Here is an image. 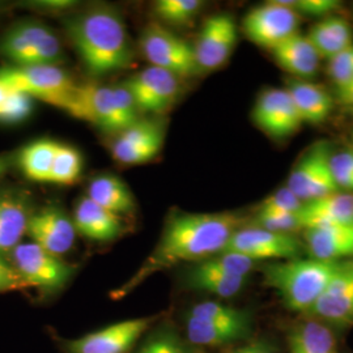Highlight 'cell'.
Listing matches in <instances>:
<instances>
[{
    "mask_svg": "<svg viewBox=\"0 0 353 353\" xmlns=\"http://www.w3.org/2000/svg\"><path fill=\"white\" fill-rule=\"evenodd\" d=\"M245 227V219L236 212L170 214L161 239L138 272L112 297L121 300L153 274L182 262H203L224 252L232 236Z\"/></svg>",
    "mask_w": 353,
    "mask_h": 353,
    "instance_id": "cell-1",
    "label": "cell"
},
{
    "mask_svg": "<svg viewBox=\"0 0 353 353\" xmlns=\"http://www.w3.org/2000/svg\"><path fill=\"white\" fill-rule=\"evenodd\" d=\"M67 32L92 75L113 74L132 64L134 51L126 24L110 7L90 8L72 17Z\"/></svg>",
    "mask_w": 353,
    "mask_h": 353,
    "instance_id": "cell-2",
    "label": "cell"
},
{
    "mask_svg": "<svg viewBox=\"0 0 353 353\" xmlns=\"http://www.w3.org/2000/svg\"><path fill=\"white\" fill-rule=\"evenodd\" d=\"M341 265V262L296 258L265 265L263 280L268 288L278 292L288 310L307 313Z\"/></svg>",
    "mask_w": 353,
    "mask_h": 353,
    "instance_id": "cell-3",
    "label": "cell"
},
{
    "mask_svg": "<svg viewBox=\"0 0 353 353\" xmlns=\"http://www.w3.org/2000/svg\"><path fill=\"white\" fill-rule=\"evenodd\" d=\"M183 322L186 341L198 348L225 347L248 341L254 327L250 310L217 301L192 305L186 312Z\"/></svg>",
    "mask_w": 353,
    "mask_h": 353,
    "instance_id": "cell-4",
    "label": "cell"
},
{
    "mask_svg": "<svg viewBox=\"0 0 353 353\" xmlns=\"http://www.w3.org/2000/svg\"><path fill=\"white\" fill-rule=\"evenodd\" d=\"M68 114L106 132L119 134L139 121V110L125 85L81 84Z\"/></svg>",
    "mask_w": 353,
    "mask_h": 353,
    "instance_id": "cell-5",
    "label": "cell"
},
{
    "mask_svg": "<svg viewBox=\"0 0 353 353\" xmlns=\"http://www.w3.org/2000/svg\"><path fill=\"white\" fill-rule=\"evenodd\" d=\"M0 81L32 99L48 102L70 113L79 85L57 64L12 65L0 70Z\"/></svg>",
    "mask_w": 353,
    "mask_h": 353,
    "instance_id": "cell-6",
    "label": "cell"
},
{
    "mask_svg": "<svg viewBox=\"0 0 353 353\" xmlns=\"http://www.w3.org/2000/svg\"><path fill=\"white\" fill-rule=\"evenodd\" d=\"M10 265L29 288L45 293L62 290L72 278L75 267L43 250L34 242L20 243L10 252Z\"/></svg>",
    "mask_w": 353,
    "mask_h": 353,
    "instance_id": "cell-7",
    "label": "cell"
},
{
    "mask_svg": "<svg viewBox=\"0 0 353 353\" xmlns=\"http://www.w3.org/2000/svg\"><path fill=\"white\" fill-rule=\"evenodd\" d=\"M140 48L151 65L164 68L181 79L201 72L194 46L157 23H152L144 29Z\"/></svg>",
    "mask_w": 353,
    "mask_h": 353,
    "instance_id": "cell-8",
    "label": "cell"
},
{
    "mask_svg": "<svg viewBox=\"0 0 353 353\" xmlns=\"http://www.w3.org/2000/svg\"><path fill=\"white\" fill-rule=\"evenodd\" d=\"M331 154L327 143L319 141L305 152L290 170L285 186L303 203L341 191L332 174Z\"/></svg>",
    "mask_w": 353,
    "mask_h": 353,
    "instance_id": "cell-9",
    "label": "cell"
},
{
    "mask_svg": "<svg viewBox=\"0 0 353 353\" xmlns=\"http://www.w3.org/2000/svg\"><path fill=\"white\" fill-rule=\"evenodd\" d=\"M305 245L294 234L275 233L262 228L242 227L232 236L224 252H236L254 262L292 261L301 258Z\"/></svg>",
    "mask_w": 353,
    "mask_h": 353,
    "instance_id": "cell-10",
    "label": "cell"
},
{
    "mask_svg": "<svg viewBox=\"0 0 353 353\" xmlns=\"http://www.w3.org/2000/svg\"><path fill=\"white\" fill-rule=\"evenodd\" d=\"M159 316L127 319L63 343L65 353H128Z\"/></svg>",
    "mask_w": 353,
    "mask_h": 353,
    "instance_id": "cell-11",
    "label": "cell"
},
{
    "mask_svg": "<svg viewBox=\"0 0 353 353\" xmlns=\"http://www.w3.org/2000/svg\"><path fill=\"white\" fill-rule=\"evenodd\" d=\"M299 14L278 0L268 1L249 11L243 19L242 29L255 45L272 50L283 41L297 33Z\"/></svg>",
    "mask_w": 353,
    "mask_h": 353,
    "instance_id": "cell-12",
    "label": "cell"
},
{
    "mask_svg": "<svg viewBox=\"0 0 353 353\" xmlns=\"http://www.w3.org/2000/svg\"><path fill=\"white\" fill-rule=\"evenodd\" d=\"M141 113L163 114L176 102L181 92V77L164 68L150 65L131 76L123 84Z\"/></svg>",
    "mask_w": 353,
    "mask_h": 353,
    "instance_id": "cell-13",
    "label": "cell"
},
{
    "mask_svg": "<svg viewBox=\"0 0 353 353\" xmlns=\"http://www.w3.org/2000/svg\"><path fill=\"white\" fill-rule=\"evenodd\" d=\"M237 24L232 14L216 13L205 20L194 52L202 71H214L227 63L237 45Z\"/></svg>",
    "mask_w": 353,
    "mask_h": 353,
    "instance_id": "cell-14",
    "label": "cell"
},
{
    "mask_svg": "<svg viewBox=\"0 0 353 353\" xmlns=\"http://www.w3.org/2000/svg\"><path fill=\"white\" fill-rule=\"evenodd\" d=\"M252 119L268 137L284 139L299 131L303 121L285 88H267L258 96Z\"/></svg>",
    "mask_w": 353,
    "mask_h": 353,
    "instance_id": "cell-15",
    "label": "cell"
},
{
    "mask_svg": "<svg viewBox=\"0 0 353 353\" xmlns=\"http://www.w3.org/2000/svg\"><path fill=\"white\" fill-rule=\"evenodd\" d=\"M307 314L325 325L353 326V261L341 262Z\"/></svg>",
    "mask_w": 353,
    "mask_h": 353,
    "instance_id": "cell-16",
    "label": "cell"
},
{
    "mask_svg": "<svg viewBox=\"0 0 353 353\" xmlns=\"http://www.w3.org/2000/svg\"><path fill=\"white\" fill-rule=\"evenodd\" d=\"M163 143V125L152 119H139L119 134L112 147V154L121 164H145L159 154Z\"/></svg>",
    "mask_w": 353,
    "mask_h": 353,
    "instance_id": "cell-17",
    "label": "cell"
},
{
    "mask_svg": "<svg viewBox=\"0 0 353 353\" xmlns=\"http://www.w3.org/2000/svg\"><path fill=\"white\" fill-rule=\"evenodd\" d=\"M28 234L43 250L55 256H62L74 248L76 229L59 207H45L30 214Z\"/></svg>",
    "mask_w": 353,
    "mask_h": 353,
    "instance_id": "cell-18",
    "label": "cell"
},
{
    "mask_svg": "<svg viewBox=\"0 0 353 353\" xmlns=\"http://www.w3.org/2000/svg\"><path fill=\"white\" fill-rule=\"evenodd\" d=\"M303 245L310 258L341 262L353 258V225H326L305 229Z\"/></svg>",
    "mask_w": 353,
    "mask_h": 353,
    "instance_id": "cell-19",
    "label": "cell"
},
{
    "mask_svg": "<svg viewBox=\"0 0 353 353\" xmlns=\"http://www.w3.org/2000/svg\"><path fill=\"white\" fill-rule=\"evenodd\" d=\"M299 217L303 230L326 225H353V192L338 191L305 202Z\"/></svg>",
    "mask_w": 353,
    "mask_h": 353,
    "instance_id": "cell-20",
    "label": "cell"
},
{
    "mask_svg": "<svg viewBox=\"0 0 353 353\" xmlns=\"http://www.w3.org/2000/svg\"><path fill=\"white\" fill-rule=\"evenodd\" d=\"M72 221L76 232L89 240H115L123 232V223L119 214L105 210L87 195L76 203Z\"/></svg>",
    "mask_w": 353,
    "mask_h": 353,
    "instance_id": "cell-21",
    "label": "cell"
},
{
    "mask_svg": "<svg viewBox=\"0 0 353 353\" xmlns=\"http://www.w3.org/2000/svg\"><path fill=\"white\" fill-rule=\"evenodd\" d=\"M276 63L293 79L307 80L316 75L321 57L309 38L299 32L271 50Z\"/></svg>",
    "mask_w": 353,
    "mask_h": 353,
    "instance_id": "cell-22",
    "label": "cell"
},
{
    "mask_svg": "<svg viewBox=\"0 0 353 353\" xmlns=\"http://www.w3.org/2000/svg\"><path fill=\"white\" fill-rule=\"evenodd\" d=\"M285 89L303 123L319 125L325 122L332 112L334 100L327 90L319 84L303 79H290Z\"/></svg>",
    "mask_w": 353,
    "mask_h": 353,
    "instance_id": "cell-23",
    "label": "cell"
},
{
    "mask_svg": "<svg viewBox=\"0 0 353 353\" xmlns=\"http://www.w3.org/2000/svg\"><path fill=\"white\" fill-rule=\"evenodd\" d=\"M30 212L26 199L14 192L0 195V255L12 252L28 233Z\"/></svg>",
    "mask_w": 353,
    "mask_h": 353,
    "instance_id": "cell-24",
    "label": "cell"
},
{
    "mask_svg": "<svg viewBox=\"0 0 353 353\" xmlns=\"http://www.w3.org/2000/svg\"><path fill=\"white\" fill-rule=\"evenodd\" d=\"M52 33L38 21H23L13 26L0 39V54L13 65H21L26 57Z\"/></svg>",
    "mask_w": 353,
    "mask_h": 353,
    "instance_id": "cell-25",
    "label": "cell"
},
{
    "mask_svg": "<svg viewBox=\"0 0 353 353\" xmlns=\"http://www.w3.org/2000/svg\"><path fill=\"white\" fill-rule=\"evenodd\" d=\"M316 48L321 59L336 57L353 45L352 28L339 16H328L316 23L306 36Z\"/></svg>",
    "mask_w": 353,
    "mask_h": 353,
    "instance_id": "cell-26",
    "label": "cell"
},
{
    "mask_svg": "<svg viewBox=\"0 0 353 353\" xmlns=\"http://www.w3.org/2000/svg\"><path fill=\"white\" fill-rule=\"evenodd\" d=\"M87 196L105 210L121 214L131 212L135 208V199L126 183L112 174H101L89 183Z\"/></svg>",
    "mask_w": 353,
    "mask_h": 353,
    "instance_id": "cell-27",
    "label": "cell"
},
{
    "mask_svg": "<svg viewBox=\"0 0 353 353\" xmlns=\"http://www.w3.org/2000/svg\"><path fill=\"white\" fill-rule=\"evenodd\" d=\"M290 353H338L336 338L327 325L309 319L290 331Z\"/></svg>",
    "mask_w": 353,
    "mask_h": 353,
    "instance_id": "cell-28",
    "label": "cell"
},
{
    "mask_svg": "<svg viewBox=\"0 0 353 353\" xmlns=\"http://www.w3.org/2000/svg\"><path fill=\"white\" fill-rule=\"evenodd\" d=\"M188 284L191 290H202L221 299H230L237 296L245 288L248 279L234 278L225 274L212 271L202 263H196L190 268Z\"/></svg>",
    "mask_w": 353,
    "mask_h": 353,
    "instance_id": "cell-29",
    "label": "cell"
},
{
    "mask_svg": "<svg viewBox=\"0 0 353 353\" xmlns=\"http://www.w3.org/2000/svg\"><path fill=\"white\" fill-rule=\"evenodd\" d=\"M59 143L54 140H37L28 144L20 153V166L29 179L50 182L51 169Z\"/></svg>",
    "mask_w": 353,
    "mask_h": 353,
    "instance_id": "cell-30",
    "label": "cell"
},
{
    "mask_svg": "<svg viewBox=\"0 0 353 353\" xmlns=\"http://www.w3.org/2000/svg\"><path fill=\"white\" fill-rule=\"evenodd\" d=\"M134 353H202V351L183 339L170 322L160 321L156 327L147 332Z\"/></svg>",
    "mask_w": 353,
    "mask_h": 353,
    "instance_id": "cell-31",
    "label": "cell"
},
{
    "mask_svg": "<svg viewBox=\"0 0 353 353\" xmlns=\"http://www.w3.org/2000/svg\"><path fill=\"white\" fill-rule=\"evenodd\" d=\"M204 3L201 0H160L154 6L157 16L172 26H190L199 14Z\"/></svg>",
    "mask_w": 353,
    "mask_h": 353,
    "instance_id": "cell-32",
    "label": "cell"
},
{
    "mask_svg": "<svg viewBox=\"0 0 353 353\" xmlns=\"http://www.w3.org/2000/svg\"><path fill=\"white\" fill-rule=\"evenodd\" d=\"M81 173L80 153L72 147L59 144L51 169L50 182L58 185H72Z\"/></svg>",
    "mask_w": 353,
    "mask_h": 353,
    "instance_id": "cell-33",
    "label": "cell"
},
{
    "mask_svg": "<svg viewBox=\"0 0 353 353\" xmlns=\"http://www.w3.org/2000/svg\"><path fill=\"white\" fill-rule=\"evenodd\" d=\"M199 263L212 271H217L229 276L249 279L256 262L236 252H223Z\"/></svg>",
    "mask_w": 353,
    "mask_h": 353,
    "instance_id": "cell-34",
    "label": "cell"
},
{
    "mask_svg": "<svg viewBox=\"0 0 353 353\" xmlns=\"http://www.w3.org/2000/svg\"><path fill=\"white\" fill-rule=\"evenodd\" d=\"M254 225L270 232L287 234H294L303 229L299 214L290 212H256Z\"/></svg>",
    "mask_w": 353,
    "mask_h": 353,
    "instance_id": "cell-35",
    "label": "cell"
},
{
    "mask_svg": "<svg viewBox=\"0 0 353 353\" xmlns=\"http://www.w3.org/2000/svg\"><path fill=\"white\" fill-rule=\"evenodd\" d=\"M303 202L287 186L280 188L259 204L256 212H290L299 214Z\"/></svg>",
    "mask_w": 353,
    "mask_h": 353,
    "instance_id": "cell-36",
    "label": "cell"
},
{
    "mask_svg": "<svg viewBox=\"0 0 353 353\" xmlns=\"http://www.w3.org/2000/svg\"><path fill=\"white\" fill-rule=\"evenodd\" d=\"M32 97L26 93L11 88V93L0 112V122L6 123H17L28 118L32 113L33 102Z\"/></svg>",
    "mask_w": 353,
    "mask_h": 353,
    "instance_id": "cell-37",
    "label": "cell"
},
{
    "mask_svg": "<svg viewBox=\"0 0 353 353\" xmlns=\"http://www.w3.org/2000/svg\"><path fill=\"white\" fill-rule=\"evenodd\" d=\"M331 169L341 191L353 192V150H343L332 153Z\"/></svg>",
    "mask_w": 353,
    "mask_h": 353,
    "instance_id": "cell-38",
    "label": "cell"
},
{
    "mask_svg": "<svg viewBox=\"0 0 353 353\" xmlns=\"http://www.w3.org/2000/svg\"><path fill=\"white\" fill-rule=\"evenodd\" d=\"M281 6H285L294 12L313 17H328L341 7L339 0H278Z\"/></svg>",
    "mask_w": 353,
    "mask_h": 353,
    "instance_id": "cell-39",
    "label": "cell"
},
{
    "mask_svg": "<svg viewBox=\"0 0 353 353\" xmlns=\"http://www.w3.org/2000/svg\"><path fill=\"white\" fill-rule=\"evenodd\" d=\"M327 75L336 88L352 83L353 45L328 61Z\"/></svg>",
    "mask_w": 353,
    "mask_h": 353,
    "instance_id": "cell-40",
    "label": "cell"
},
{
    "mask_svg": "<svg viewBox=\"0 0 353 353\" xmlns=\"http://www.w3.org/2000/svg\"><path fill=\"white\" fill-rule=\"evenodd\" d=\"M26 281L17 275L12 265L0 256V293L11 290H28Z\"/></svg>",
    "mask_w": 353,
    "mask_h": 353,
    "instance_id": "cell-41",
    "label": "cell"
},
{
    "mask_svg": "<svg viewBox=\"0 0 353 353\" xmlns=\"http://www.w3.org/2000/svg\"><path fill=\"white\" fill-rule=\"evenodd\" d=\"M245 353H278V348L274 343L267 339H256L242 345Z\"/></svg>",
    "mask_w": 353,
    "mask_h": 353,
    "instance_id": "cell-42",
    "label": "cell"
},
{
    "mask_svg": "<svg viewBox=\"0 0 353 353\" xmlns=\"http://www.w3.org/2000/svg\"><path fill=\"white\" fill-rule=\"evenodd\" d=\"M74 4H76L75 1H70V0H45V1H37L36 7L46 11H52V12H62L74 7Z\"/></svg>",
    "mask_w": 353,
    "mask_h": 353,
    "instance_id": "cell-43",
    "label": "cell"
},
{
    "mask_svg": "<svg viewBox=\"0 0 353 353\" xmlns=\"http://www.w3.org/2000/svg\"><path fill=\"white\" fill-rule=\"evenodd\" d=\"M336 97H338V101L341 105H344L348 110H352L353 109V81L341 87V88H336Z\"/></svg>",
    "mask_w": 353,
    "mask_h": 353,
    "instance_id": "cell-44",
    "label": "cell"
},
{
    "mask_svg": "<svg viewBox=\"0 0 353 353\" xmlns=\"http://www.w3.org/2000/svg\"><path fill=\"white\" fill-rule=\"evenodd\" d=\"M10 93H11V88L0 81V112H1V109L4 106V103L7 101Z\"/></svg>",
    "mask_w": 353,
    "mask_h": 353,
    "instance_id": "cell-45",
    "label": "cell"
},
{
    "mask_svg": "<svg viewBox=\"0 0 353 353\" xmlns=\"http://www.w3.org/2000/svg\"><path fill=\"white\" fill-rule=\"evenodd\" d=\"M223 353H245L243 352V350H242V347H237V348H233V350H228L225 352Z\"/></svg>",
    "mask_w": 353,
    "mask_h": 353,
    "instance_id": "cell-46",
    "label": "cell"
},
{
    "mask_svg": "<svg viewBox=\"0 0 353 353\" xmlns=\"http://www.w3.org/2000/svg\"><path fill=\"white\" fill-rule=\"evenodd\" d=\"M350 112H351V113L353 114V109H352V110H350Z\"/></svg>",
    "mask_w": 353,
    "mask_h": 353,
    "instance_id": "cell-47",
    "label": "cell"
}]
</instances>
